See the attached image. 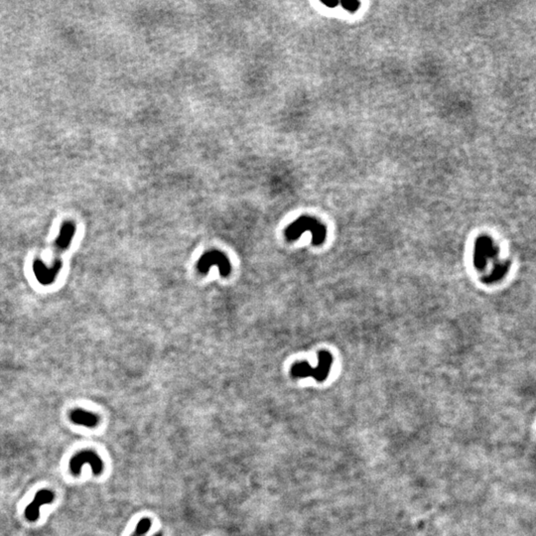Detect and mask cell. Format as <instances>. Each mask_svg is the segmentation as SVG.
<instances>
[{"instance_id":"1","label":"cell","mask_w":536,"mask_h":536,"mask_svg":"<svg viewBox=\"0 0 536 536\" xmlns=\"http://www.w3.org/2000/svg\"><path fill=\"white\" fill-rule=\"evenodd\" d=\"M305 232L312 233L314 244H320L324 241L326 235L325 228L310 218H301L289 226L286 230V238L290 240H295Z\"/></svg>"},{"instance_id":"2","label":"cell","mask_w":536,"mask_h":536,"mask_svg":"<svg viewBox=\"0 0 536 536\" xmlns=\"http://www.w3.org/2000/svg\"><path fill=\"white\" fill-rule=\"evenodd\" d=\"M331 355L327 352H322L319 355V364L317 367H311L308 362H299L291 368V374L294 378L312 377L317 381L322 382L327 378L328 372L331 368Z\"/></svg>"},{"instance_id":"3","label":"cell","mask_w":536,"mask_h":536,"mask_svg":"<svg viewBox=\"0 0 536 536\" xmlns=\"http://www.w3.org/2000/svg\"><path fill=\"white\" fill-rule=\"evenodd\" d=\"M211 266H218L223 277L229 276L232 269L228 256L217 250L206 252L198 261V269L203 274H207Z\"/></svg>"},{"instance_id":"4","label":"cell","mask_w":536,"mask_h":536,"mask_svg":"<svg viewBox=\"0 0 536 536\" xmlns=\"http://www.w3.org/2000/svg\"><path fill=\"white\" fill-rule=\"evenodd\" d=\"M87 464L90 466L92 473L94 475H99L102 472L103 464L99 456L92 451L86 450V451H82L78 453L72 458L71 463H70V468H71L72 473L77 476L80 475L82 468L84 467V465H87Z\"/></svg>"},{"instance_id":"5","label":"cell","mask_w":536,"mask_h":536,"mask_svg":"<svg viewBox=\"0 0 536 536\" xmlns=\"http://www.w3.org/2000/svg\"><path fill=\"white\" fill-rule=\"evenodd\" d=\"M54 502V494L49 490L39 491L33 502L25 509V516L29 521H35L38 519L40 514V507L45 505H50Z\"/></svg>"},{"instance_id":"6","label":"cell","mask_w":536,"mask_h":536,"mask_svg":"<svg viewBox=\"0 0 536 536\" xmlns=\"http://www.w3.org/2000/svg\"><path fill=\"white\" fill-rule=\"evenodd\" d=\"M61 267H62L61 260H57L50 267H48L46 264H44L40 260H36L33 265L34 273H35L37 280L43 285H49L53 283L61 270Z\"/></svg>"},{"instance_id":"7","label":"cell","mask_w":536,"mask_h":536,"mask_svg":"<svg viewBox=\"0 0 536 536\" xmlns=\"http://www.w3.org/2000/svg\"><path fill=\"white\" fill-rule=\"evenodd\" d=\"M70 417L75 424L86 427H94L98 423V417L92 412H89L83 409H77L72 411Z\"/></svg>"},{"instance_id":"8","label":"cell","mask_w":536,"mask_h":536,"mask_svg":"<svg viewBox=\"0 0 536 536\" xmlns=\"http://www.w3.org/2000/svg\"><path fill=\"white\" fill-rule=\"evenodd\" d=\"M75 226L73 223H66L63 225L60 235L56 240V247L59 251L67 249L72 241V238L75 235Z\"/></svg>"},{"instance_id":"9","label":"cell","mask_w":536,"mask_h":536,"mask_svg":"<svg viewBox=\"0 0 536 536\" xmlns=\"http://www.w3.org/2000/svg\"><path fill=\"white\" fill-rule=\"evenodd\" d=\"M151 527V521L149 520L148 518H143L141 519L137 526H136V529H135V535L143 536L145 535L149 531Z\"/></svg>"},{"instance_id":"10","label":"cell","mask_w":536,"mask_h":536,"mask_svg":"<svg viewBox=\"0 0 536 536\" xmlns=\"http://www.w3.org/2000/svg\"><path fill=\"white\" fill-rule=\"evenodd\" d=\"M134 536H138V535H134ZM155 536H162V535H161V534H160V533H158V534H157V535H155Z\"/></svg>"}]
</instances>
